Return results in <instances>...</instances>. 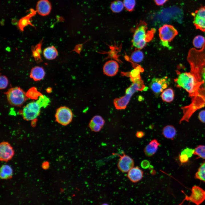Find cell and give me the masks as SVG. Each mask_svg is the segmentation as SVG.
<instances>
[{
  "instance_id": "obj_16",
  "label": "cell",
  "mask_w": 205,
  "mask_h": 205,
  "mask_svg": "<svg viewBox=\"0 0 205 205\" xmlns=\"http://www.w3.org/2000/svg\"><path fill=\"white\" fill-rule=\"evenodd\" d=\"M128 172V177L131 182L134 183L140 181L143 176V171L138 166L133 167Z\"/></svg>"
},
{
  "instance_id": "obj_22",
  "label": "cell",
  "mask_w": 205,
  "mask_h": 205,
  "mask_svg": "<svg viewBox=\"0 0 205 205\" xmlns=\"http://www.w3.org/2000/svg\"><path fill=\"white\" fill-rule=\"evenodd\" d=\"M162 134L165 138L173 140L176 135V130L173 126L168 125L163 128L162 130Z\"/></svg>"
},
{
  "instance_id": "obj_9",
  "label": "cell",
  "mask_w": 205,
  "mask_h": 205,
  "mask_svg": "<svg viewBox=\"0 0 205 205\" xmlns=\"http://www.w3.org/2000/svg\"><path fill=\"white\" fill-rule=\"evenodd\" d=\"M56 121L63 126L69 124L73 118L72 112L69 108L65 106L58 108L55 114Z\"/></svg>"
},
{
  "instance_id": "obj_2",
  "label": "cell",
  "mask_w": 205,
  "mask_h": 205,
  "mask_svg": "<svg viewBox=\"0 0 205 205\" xmlns=\"http://www.w3.org/2000/svg\"><path fill=\"white\" fill-rule=\"evenodd\" d=\"M177 73V77L174 80L176 86L186 90L191 98L195 96L200 86V83L191 72Z\"/></svg>"
},
{
  "instance_id": "obj_15",
  "label": "cell",
  "mask_w": 205,
  "mask_h": 205,
  "mask_svg": "<svg viewBox=\"0 0 205 205\" xmlns=\"http://www.w3.org/2000/svg\"><path fill=\"white\" fill-rule=\"evenodd\" d=\"M51 8V4L48 0H40L36 5V11L40 15L45 16L50 13Z\"/></svg>"
},
{
  "instance_id": "obj_24",
  "label": "cell",
  "mask_w": 205,
  "mask_h": 205,
  "mask_svg": "<svg viewBox=\"0 0 205 205\" xmlns=\"http://www.w3.org/2000/svg\"><path fill=\"white\" fill-rule=\"evenodd\" d=\"M161 96L163 101L167 102H171L173 101L174 97L173 90L170 88L166 89L162 92Z\"/></svg>"
},
{
  "instance_id": "obj_7",
  "label": "cell",
  "mask_w": 205,
  "mask_h": 205,
  "mask_svg": "<svg viewBox=\"0 0 205 205\" xmlns=\"http://www.w3.org/2000/svg\"><path fill=\"white\" fill-rule=\"evenodd\" d=\"M159 38L164 46L168 47L169 42L172 41L177 35L178 32L172 25L165 24L159 30Z\"/></svg>"
},
{
  "instance_id": "obj_13",
  "label": "cell",
  "mask_w": 205,
  "mask_h": 205,
  "mask_svg": "<svg viewBox=\"0 0 205 205\" xmlns=\"http://www.w3.org/2000/svg\"><path fill=\"white\" fill-rule=\"evenodd\" d=\"M134 161L130 156L124 153L120 156L117 165L120 171L123 173L127 172L134 167Z\"/></svg>"
},
{
  "instance_id": "obj_39",
  "label": "cell",
  "mask_w": 205,
  "mask_h": 205,
  "mask_svg": "<svg viewBox=\"0 0 205 205\" xmlns=\"http://www.w3.org/2000/svg\"><path fill=\"white\" fill-rule=\"evenodd\" d=\"M145 135L144 132L142 131H139L137 132L136 134V136L139 138H141L143 137Z\"/></svg>"
},
{
  "instance_id": "obj_8",
  "label": "cell",
  "mask_w": 205,
  "mask_h": 205,
  "mask_svg": "<svg viewBox=\"0 0 205 205\" xmlns=\"http://www.w3.org/2000/svg\"><path fill=\"white\" fill-rule=\"evenodd\" d=\"M205 200V190L197 186H194L191 189V193L189 196H186L183 201H190L196 205H200Z\"/></svg>"
},
{
  "instance_id": "obj_37",
  "label": "cell",
  "mask_w": 205,
  "mask_h": 205,
  "mask_svg": "<svg viewBox=\"0 0 205 205\" xmlns=\"http://www.w3.org/2000/svg\"><path fill=\"white\" fill-rule=\"evenodd\" d=\"M150 164L148 160H144L141 162V165L142 168L146 169L149 167Z\"/></svg>"
},
{
  "instance_id": "obj_26",
  "label": "cell",
  "mask_w": 205,
  "mask_h": 205,
  "mask_svg": "<svg viewBox=\"0 0 205 205\" xmlns=\"http://www.w3.org/2000/svg\"><path fill=\"white\" fill-rule=\"evenodd\" d=\"M144 58L143 52L140 50L134 51L132 54L131 58L132 61L135 63H140L142 61Z\"/></svg>"
},
{
  "instance_id": "obj_6",
  "label": "cell",
  "mask_w": 205,
  "mask_h": 205,
  "mask_svg": "<svg viewBox=\"0 0 205 205\" xmlns=\"http://www.w3.org/2000/svg\"><path fill=\"white\" fill-rule=\"evenodd\" d=\"M5 94L9 103L14 106H21L27 99L25 93L19 87L11 88Z\"/></svg>"
},
{
  "instance_id": "obj_41",
  "label": "cell",
  "mask_w": 205,
  "mask_h": 205,
  "mask_svg": "<svg viewBox=\"0 0 205 205\" xmlns=\"http://www.w3.org/2000/svg\"><path fill=\"white\" fill-rule=\"evenodd\" d=\"M44 96H45V95H44ZM47 97L48 99V98ZM48 100H49V99H48Z\"/></svg>"
},
{
  "instance_id": "obj_3",
  "label": "cell",
  "mask_w": 205,
  "mask_h": 205,
  "mask_svg": "<svg viewBox=\"0 0 205 205\" xmlns=\"http://www.w3.org/2000/svg\"><path fill=\"white\" fill-rule=\"evenodd\" d=\"M145 88V86L142 79L133 82L126 90L125 95L120 98H116L114 100V104L117 110L125 109L133 95L138 91L143 90Z\"/></svg>"
},
{
  "instance_id": "obj_17",
  "label": "cell",
  "mask_w": 205,
  "mask_h": 205,
  "mask_svg": "<svg viewBox=\"0 0 205 205\" xmlns=\"http://www.w3.org/2000/svg\"><path fill=\"white\" fill-rule=\"evenodd\" d=\"M104 124V121L101 116L96 115L91 119L89 124V126L91 130L95 132L100 131Z\"/></svg>"
},
{
  "instance_id": "obj_35",
  "label": "cell",
  "mask_w": 205,
  "mask_h": 205,
  "mask_svg": "<svg viewBox=\"0 0 205 205\" xmlns=\"http://www.w3.org/2000/svg\"><path fill=\"white\" fill-rule=\"evenodd\" d=\"M188 157L186 155L181 153L179 157V160L182 163H184L187 162L188 160Z\"/></svg>"
},
{
  "instance_id": "obj_12",
  "label": "cell",
  "mask_w": 205,
  "mask_h": 205,
  "mask_svg": "<svg viewBox=\"0 0 205 205\" xmlns=\"http://www.w3.org/2000/svg\"><path fill=\"white\" fill-rule=\"evenodd\" d=\"M14 153V150L7 142H3L0 145V159L2 161H7L11 159Z\"/></svg>"
},
{
  "instance_id": "obj_1",
  "label": "cell",
  "mask_w": 205,
  "mask_h": 205,
  "mask_svg": "<svg viewBox=\"0 0 205 205\" xmlns=\"http://www.w3.org/2000/svg\"><path fill=\"white\" fill-rule=\"evenodd\" d=\"M187 60L190 65V72L201 84L197 95L205 100V44L200 50L190 49Z\"/></svg>"
},
{
  "instance_id": "obj_32",
  "label": "cell",
  "mask_w": 205,
  "mask_h": 205,
  "mask_svg": "<svg viewBox=\"0 0 205 205\" xmlns=\"http://www.w3.org/2000/svg\"><path fill=\"white\" fill-rule=\"evenodd\" d=\"M140 71L139 69H137L133 70L131 71L130 77L132 83L142 79L140 74Z\"/></svg>"
},
{
  "instance_id": "obj_38",
  "label": "cell",
  "mask_w": 205,
  "mask_h": 205,
  "mask_svg": "<svg viewBox=\"0 0 205 205\" xmlns=\"http://www.w3.org/2000/svg\"><path fill=\"white\" fill-rule=\"evenodd\" d=\"M155 4L158 5H162L165 4L167 0H154Z\"/></svg>"
},
{
  "instance_id": "obj_23",
  "label": "cell",
  "mask_w": 205,
  "mask_h": 205,
  "mask_svg": "<svg viewBox=\"0 0 205 205\" xmlns=\"http://www.w3.org/2000/svg\"><path fill=\"white\" fill-rule=\"evenodd\" d=\"M13 174L12 168L9 165H4L0 169V176L3 179H7L11 178Z\"/></svg>"
},
{
  "instance_id": "obj_27",
  "label": "cell",
  "mask_w": 205,
  "mask_h": 205,
  "mask_svg": "<svg viewBox=\"0 0 205 205\" xmlns=\"http://www.w3.org/2000/svg\"><path fill=\"white\" fill-rule=\"evenodd\" d=\"M192 43L195 48L201 49L205 44V38L202 36L198 35L194 38Z\"/></svg>"
},
{
  "instance_id": "obj_29",
  "label": "cell",
  "mask_w": 205,
  "mask_h": 205,
  "mask_svg": "<svg viewBox=\"0 0 205 205\" xmlns=\"http://www.w3.org/2000/svg\"><path fill=\"white\" fill-rule=\"evenodd\" d=\"M195 178L205 182V162L199 167L195 174Z\"/></svg>"
},
{
  "instance_id": "obj_30",
  "label": "cell",
  "mask_w": 205,
  "mask_h": 205,
  "mask_svg": "<svg viewBox=\"0 0 205 205\" xmlns=\"http://www.w3.org/2000/svg\"><path fill=\"white\" fill-rule=\"evenodd\" d=\"M123 4L125 9L129 12L134 11L136 4L135 0H124Z\"/></svg>"
},
{
  "instance_id": "obj_25",
  "label": "cell",
  "mask_w": 205,
  "mask_h": 205,
  "mask_svg": "<svg viewBox=\"0 0 205 205\" xmlns=\"http://www.w3.org/2000/svg\"><path fill=\"white\" fill-rule=\"evenodd\" d=\"M124 6L123 3L119 0H116L112 2L110 5L112 11L115 13H119L123 10Z\"/></svg>"
},
{
  "instance_id": "obj_19",
  "label": "cell",
  "mask_w": 205,
  "mask_h": 205,
  "mask_svg": "<svg viewBox=\"0 0 205 205\" xmlns=\"http://www.w3.org/2000/svg\"><path fill=\"white\" fill-rule=\"evenodd\" d=\"M45 75L44 70L42 67L36 66L33 68L30 71V77L35 81L42 79Z\"/></svg>"
},
{
  "instance_id": "obj_14",
  "label": "cell",
  "mask_w": 205,
  "mask_h": 205,
  "mask_svg": "<svg viewBox=\"0 0 205 205\" xmlns=\"http://www.w3.org/2000/svg\"><path fill=\"white\" fill-rule=\"evenodd\" d=\"M119 68L118 63L115 61L110 60L104 65L103 70L104 73L106 75L112 77L118 73Z\"/></svg>"
},
{
  "instance_id": "obj_4",
  "label": "cell",
  "mask_w": 205,
  "mask_h": 205,
  "mask_svg": "<svg viewBox=\"0 0 205 205\" xmlns=\"http://www.w3.org/2000/svg\"><path fill=\"white\" fill-rule=\"evenodd\" d=\"M147 24L144 21H140L134 34L132 43L133 46L138 50L143 49L150 37L149 33H147Z\"/></svg>"
},
{
  "instance_id": "obj_31",
  "label": "cell",
  "mask_w": 205,
  "mask_h": 205,
  "mask_svg": "<svg viewBox=\"0 0 205 205\" xmlns=\"http://www.w3.org/2000/svg\"><path fill=\"white\" fill-rule=\"evenodd\" d=\"M194 155L205 159V145H200L194 149Z\"/></svg>"
},
{
  "instance_id": "obj_10",
  "label": "cell",
  "mask_w": 205,
  "mask_h": 205,
  "mask_svg": "<svg viewBox=\"0 0 205 205\" xmlns=\"http://www.w3.org/2000/svg\"><path fill=\"white\" fill-rule=\"evenodd\" d=\"M169 83V80L167 77L154 78L149 84V87L155 95L157 97L167 88Z\"/></svg>"
},
{
  "instance_id": "obj_34",
  "label": "cell",
  "mask_w": 205,
  "mask_h": 205,
  "mask_svg": "<svg viewBox=\"0 0 205 205\" xmlns=\"http://www.w3.org/2000/svg\"><path fill=\"white\" fill-rule=\"evenodd\" d=\"M194 149L187 147L183 150L181 151V153L186 155L189 158L194 154Z\"/></svg>"
},
{
  "instance_id": "obj_20",
  "label": "cell",
  "mask_w": 205,
  "mask_h": 205,
  "mask_svg": "<svg viewBox=\"0 0 205 205\" xmlns=\"http://www.w3.org/2000/svg\"><path fill=\"white\" fill-rule=\"evenodd\" d=\"M36 13V11L32 9L31 12L29 14L20 20L18 22V25L21 30L23 31L24 27L28 24L34 26L31 23L30 19L31 17L35 15Z\"/></svg>"
},
{
  "instance_id": "obj_33",
  "label": "cell",
  "mask_w": 205,
  "mask_h": 205,
  "mask_svg": "<svg viewBox=\"0 0 205 205\" xmlns=\"http://www.w3.org/2000/svg\"><path fill=\"white\" fill-rule=\"evenodd\" d=\"M1 89H3L5 88L7 86L8 84V81L7 78L5 76L1 75L0 77Z\"/></svg>"
},
{
  "instance_id": "obj_40",
  "label": "cell",
  "mask_w": 205,
  "mask_h": 205,
  "mask_svg": "<svg viewBox=\"0 0 205 205\" xmlns=\"http://www.w3.org/2000/svg\"><path fill=\"white\" fill-rule=\"evenodd\" d=\"M101 205H109V204H107V203H103L101 204Z\"/></svg>"
},
{
  "instance_id": "obj_21",
  "label": "cell",
  "mask_w": 205,
  "mask_h": 205,
  "mask_svg": "<svg viewBox=\"0 0 205 205\" xmlns=\"http://www.w3.org/2000/svg\"><path fill=\"white\" fill-rule=\"evenodd\" d=\"M44 57L47 59L52 60L55 59L58 55V51L56 48L50 46L45 48L43 52Z\"/></svg>"
},
{
  "instance_id": "obj_5",
  "label": "cell",
  "mask_w": 205,
  "mask_h": 205,
  "mask_svg": "<svg viewBox=\"0 0 205 205\" xmlns=\"http://www.w3.org/2000/svg\"><path fill=\"white\" fill-rule=\"evenodd\" d=\"M46 107L44 101L40 97L36 101L30 102L23 108L22 112V116L26 120H34L39 115L41 108Z\"/></svg>"
},
{
  "instance_id": "obj_11",
  "label": "cell",
  "mask_w": 205,
  "mask_h": 205,
  "mask_svg": "<svg viewBox=\"0 0 205 205\" xmlns=\"http://www.w3.org/2000/svg\"><path fill=\"white\" fill-rule=\"evenodd\" d=\"M193 22L197 29L205 32V6H202L192 13Z\"/></svg>"
},
{
  "instance_id": "obj_36",
  "label": "cell",
  "mask_w": 205,
  "mask_h": 205,
  "mask_svg": "<svg viewBox=\"0 0 205 205\" xmlns=\"http://www.w3.org/2000/svg\"><path fill=\"white\" fill-rule=\"evenodd\" d=\"M198 117L201 122L205 123V110L201 111L199 114Z\"/></svg>"
},
{
  "instance_id": "obj_28",
  "label": "cell",
  "mask_w": 205,
  "mask_h": 205,
  "mask_svg": "<svg viewBox=\"0 0 205 205\" xmlns=\"http://www.w3.org/2000/svg\"><path fill=\"white\" fill-rule=\"evenodd\" d=\"M41 44L42 41L34 47L32 48V49L33 55L36 61L38 62H41V60L40 55Z\"/></svg>"
},
{
  "instance_id": "obj_18",
  "label": "cell",
  "mask_w": 205,
  "mask_h": 205,
  "mask_svg": "<svg viewBox=\"0 0 205 205\" xmlns=\"http://www.w3.org/2000/svg\"><path fill=\"white\" fill-rule=\"evenodd\" d=\"M160 145V144L156 139L152 140L144 148L145 154L149 157L153 156L156 152Z\"/></svg>"
}]
</instances>
